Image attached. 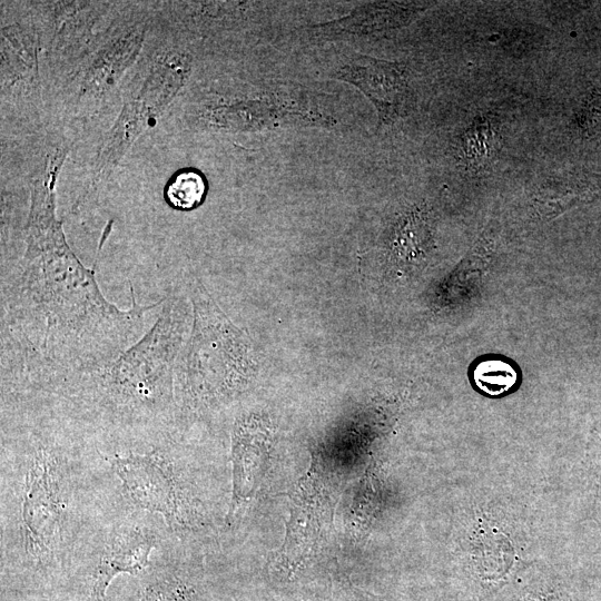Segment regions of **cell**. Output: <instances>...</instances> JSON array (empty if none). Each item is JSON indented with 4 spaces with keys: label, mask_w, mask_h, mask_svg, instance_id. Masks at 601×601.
<instances>
[{
    "label": "cell",
    "mask_w": 601,
    "mask_h": 601,
    "mask_svg": "<svg viewBox=\"0 0 601 601\" xmlns=\"http://www.w3.org/2000/svg\"><path fill=\"white\" fill-rule=\"evenodd\" d=\"M66 158L56 150L33 181L22 249L2 256L1 370L30 377L109 363L136 344L164 298L120 309L101 293L67 243L56 215V185Z\"/></svg>",
    "instance_id": "cell-2"
},
{
    "label": "cell",
    "mask_w": 601,
    "mask_h": 601,
    "mask_svg": "<svg viewBox=\"0 0 601 601\" xmlns=\"http://www.w3.org/2000/svg\"><path fill=\"white\" fill-rule=\"evenodd\" d=\"M193 433L174 428L137 444L101 447L126 500L159 515L180 540L204 539L215 525L200 484Z\"/></svg>",
    "instance_id": "cell-5"
},
{
    "label": "cell",
    "mask_w": 601,
    "mask_h": 601,
    "mask_svg": "<svg viewBox=\"0 0 601 601\" xmlns=\"http://www.w3.org/2000/svg\"><path fill=\"white\" fill-rule=\"evenodd\" d=\"M333 77L358 88L374 105L381 125L394 124L413 108L414 93L405 63L353 53Z\"/></svg>",
    "instance_id": "cell-10"
},
{
    "label": "cell",
    "mask_w": 601,
    "mask_h": 601,
    "mask_svg": "<svg viewBox=\"0 0 601 601\" xmlns=\"http://www.w3.org/2000/svg\"><path fill=\"white\" fill-rule=\"evenodd\" d=\"M474 382L484 393L496 396L508 392L516 382V372L503 361H484L474 370Z\"/></svg>",
    "instance_id": "cell-16"
},
{
    "label": "cell",
    "mask_w": 601,
    "mask_h": 601,
    "mask_svg": "<svg viewBox=\"0 0 601 601\" xmlns=\"http://www.w3.org/2000/svg\"><path fill=\"white\" fill-rule=\"evenodd\" d=\"M170 535L159 515L128 502L92 538L62 599L109 601L111 581L122 573H144Z\"/></svg>",
    "instance_id": "cell-6"
},
{
    "label": "cell",
    "mask_w": 601,
    "mask_h": 601,
    "mask_svg": "<svg viewBox=\"0 0 601 601\" xmlns=\"http://www.w3.org/2000/svg\"><path fill=\"white\" fill-rule=\"evenodd\" d=\"M272 431L255 412H242L231 427L233 493L226 525L234 526L255 497L266 472Z\"/></svg>",
    "instance_id": "cell-9"
},
{
    "label": "cell",
    "mask_w": 601,
    "mask_h": 601,
    "mask_svg": "<svg viewBox=\"0 0 601 601\" xmlns=\"http://www.w3.org/2000/svg\"><path fill=\"white\" fill-rule=\"evenodd\" d=\"M207 191L204 176L194 169H184L168 180L164 196L169 206L178 210L198 207Z\"/></svg>",
    "instance_id": "cell-15"
},
{
    "label": "cell",
    "mask_w": 601,
    "mask_h": 601,
    "mask_svg": "<svg viewBox=\"0 0 601 601\" xmlns=\"http://www.w3.org/2000/svg\"><path fill=\"white\" fill-rule=\"evenodd\" d=\"M494 135L490 122L476 119L463 134L462 154L464 160L473 167H481L486 162L493 151Z\"/></svg>",
    "instance_id": "cell-17"
},
{
    "label": "cell",
    "mask_w": 601,
    "mask_h": 601,
    "mask_svg": "<svg viewBox=\"0 0 601 601\" xmlns=\"http://www.w3.org/2000/svg\"><path fill=\"white\" fill-rule=\"evenodd\" d=\"M184 288L193 321L175 366V423L179 431L190 432L248 392L257 362L248 336L223 313L199 278L188 274Z\"/></svg>",
    "instance_id": "cell-4"
},
{
    "label": "cell",
    "mask_w": 601,
    "mask_h": 601,
    "mask_svg": "<svg viewBox=\"0 0 601 601\" xmlns=\"http://www.w3.org/2000/svg\"><path fill=\"white\" fill-rule=\"evenodd\" d=\"M318 471V470H317ZM313 465L296 492L284 545L276 555L274 570L289 578L309 558L317 544L327 508V494L321 473Z\"/></svg>",
    "instance_id": "cell-11"
},
{
    "label": "cell",
    "mask_w": 601,
    "mask_h": 601,
    "mask_svg": "<svg viewBox=\"0 0 601 601\" xmlns=\"http://www.w3.org/2000/svg\"><path fill=\"white\" fill-rule=\"evenodd\" d=\"M588 174H578L563 179H552L539 191L535 198L541 208H560L571 206L572 203L580 199L583 194L591 193L599 185L598 177L587 176ZM550 211V215H551Z\"/></svg>",
    "instance_id": "cell-14"
},
{
    "label": "cell",
    "mask_w": 601,
    "mask_h": 601,
    "mask_svg": "<svg viewBox=\"0 0 601 601\" xmlns=\"http://www.w3.org/2000/svg\"><path fill=\"white\" fill-rule=\"evenodd\" d=\"M2 598L66 593L96 533L127 503L98 442L32 403L1 404Z\"/></svg>",
    "instance_id": "cell-1"
},
{
    "label": "cell",
    "mask_w": 601,
    "mask_h": 601,
    "mask_svg": "<svg viewBox=\"0 0 601 601\" xmlns=\"http://www.w3.org/2000/svg\"><path fill=\"white\" fill-rule=\"evenodd\" d=\"M189 71L190 59L183 53L167 55L152 65L106 136L82 199L110 176L135 140L168 107L186 82Z\"/></svg>",
    "instance_id": "cell-7"
},
{
    "label": "cell",
    "mask_w": 601,
    "mask_h": 601,
    "mask_svg": "<svg viewBox=\"0 0 601 601\" xmlns=\"http://www.w3.org/2000/svg\"><path fill=\"white\" fill-rule=\"evenodd\" d=\"M203 539L170 535L152 554L149 568L138 578L134 601H208L199 564Z\"/></svg>",
    "instance_id": "cell-8"
},
{
    "label": "cell",
    "mask_w": 601,
    "mask_h": 601,
    "mask_svg": "<svg viewBox=\"0 0 601 601\" xmlns=\"http://www.w3.org/2000/svg\"><path fill=\"white\" fill-rule=\"evenodd\" d=\"M183 286L165 297L152 326L109 363L36 381L17 402L48 407L101 446L131 445L176 428L174 376L190 331Z\"/></svg>",
    "instance_id": "cell-3"
},
{
    "label": "cell",
    "mask_w": 601,
    "mask_h": 601,
    "mask_svg": "<svg viewBox=\"0 0 601 601\" xmlns=\"http://www.w3.org/2000/svg\"><path fill=\"white\" fill-rule=\"evenodd\" d=\"M142 36V31L134 29L104 49L83 76L82 93L101 92L109 88L139 52Z\"/></svg>",
    "instance_id": "cell-13"
},
{
    "label": "cell",
    "mask_w": 601,
    "mask_h": 601,
    "mask_svg": "<svg viewBox=\"0 0 601 601\" xmlns=\"http://www.w3.org/2000/svg\"><path fill=\"white\" fill-rule=\"evenodd\" d=\"M435 2L381 1L357 7L349 14L311 27L316 37L365 36L407 26Z\"/></svg>",
    "instance_id": "cell-12"
}]
</instances>
